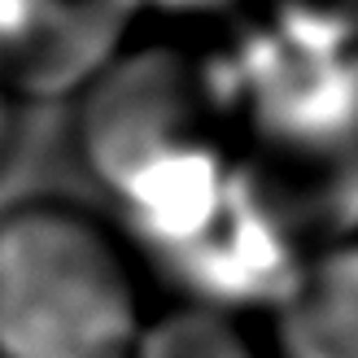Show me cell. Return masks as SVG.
<instances>
[{"label":"cell","mask_w":358,"mask_h":358,"mask_svg":"<svg viewBox=\"0 0 358 358\" xmlns=\"http://www.w3.org/2000/svg\"><path fill=\"white\" fill-rule=\"evenodd\" d=\"M266 31L310 52H358V0H262Z\"/></svg>","instance_id":"cell-5"},{"label":"cell","mask_w":358,"mask_h":358,"mask_svg":"<svg viewBox=\"0 0 358 358\" xmlns=\"http://www.w3.org/2000/svg\"><path fill=\"white\" fill-rule=\"evenodd\" d=\"M145 324L122 231L70 201L0 210V358H131Z\"/></svg>","instance_id":"cell-2"},{"label":"cell","mask_w":358,"mask_h":358,"mask_svg":"<svg viewBox=\"0 0 358 358\" xmlns=\"http://www.w3.org/2000/svg\"><path fill=\"white\" fill-rule=\"evenodd\" d=\"M275 358H358V231L306 254L271 306Z\"/></svg>","instance_id":"cell-3"},{"label":"cell","mask_w":358,"mask_h":358,"mask_svg":"<svg viewBox=\"0 0 358 358\" xmlns=\"http://www.w3.org/2000/svg\"><path fill=\"white\" fill-rule=\"evenodd\" d=\"M131 358H258V354L236 332L227 310H210L188 301L179 310L149 319Z\"/></svg>","instance_id":"cell-4"},{"label":"cell","mask_w":358,"mask_h":358,"mask_svg":"<svg viewBox=\"0 0 358 358\" xmlns=\"http://www.w3.org/2000/svg\"><path fill=\"white\" fill-rule=\"evenodd\" d=\"M83 166L118 201L122 231L171 258L236 188V127L223 75L196 79L175 57L127 62L83 122Z\"/></svg>","instance_id":"cell-1"},{"label":"cell","mask_w":358,"mask_h":358,"mask_svg":"<svg viewBox=\"0 0 358 358\" xmlns=\"http://www.w3.org/2000/svg\"><path fill=\"white\" fill-rule=\"evenodd\" d=\"M5 131H9V101H5V79H0V145H5Z\"/></svg>","instance_id":"cell-7"},{"label":"cell","mask_w":358,"mask_h":358,"mask_svg":"<svg viewBox=\"0 0 358 358\" xmlns=\"http://www.w3.org/2000/svg\"><path fill=\"white\" fill-rule=\"evenodd\" d=\"M157 5H166V9H196V13H201V9H210V5H219V0H157Z\"/></svg>","instance_id":"cell-6"}]
</instances>
